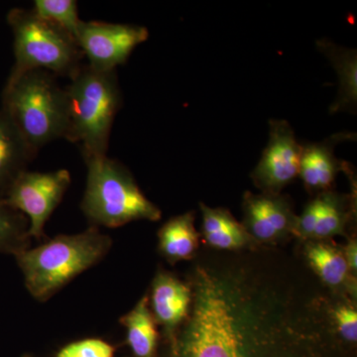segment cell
<instances>
[{
    "instance_id": "ba28073f",
    "label": "cell",
    "mask_w": 357,
    "mask_h": 357,
    "mask_svg": "<svg viewBox=\"0 0 357 357\" xmlns=\"http://www.w3.org/2000/svg\"><path fill=\"white\" fill-rule=\"evenodd\" d=\"M149 37L147 28L132 24L82 21L76 42L89 66L98 70H116L126 64L136 47Z\"/></svg>"
},
{
    "instance_id": "8fae6325",
    "label": "cell",
    "mask_w": 357,
    "mask_h": 357,
    "mask_svg": "<svg viewBox=\"0 0 357 357\" xmlns=\"http://www.w3.org/2000/svg\"><path fill=\"white\" fill-rule=\"evenodd\" d=\"M149 307L157 325L163 326L169 340L189 314L192 304V289L177 277L159 271L152 283Z\"/></svg>"
},
{
    "instance_id": "603a6c76",
    "label": "cell",
    "mask_w": 357,
    "mask_h": 357,
    "mask_svg": "<svg viewBox=\"0 0 357 357\" xmlns=\"http://www.w3.org/2000/svg\"><path fill=\"white\" fill-rule=\"evenodd\" d=\"M337 330L344 340L356 342L357 340V312L349 306L338 307L335 314Z\"/></svg>"
},
{
    "instance_id": "2e32d148",
    "label": "cell",
    "mask_w": 357,
    "mask_h": 357,
    "mask_svg": "<svg viewBox=\"0 0 357 357\" xmlns=\"http://www.w3.org/2000/svg\"><path fill=\"white\" fill-rule=\"evenodd\" d=\"M126 330V340L136 357H154L158 331L149 307L148 295L143 296L130 311L119 319Z\"/></svg>"
},
{
    "instance_id": "44dd1931",
    "label": "cell",
    "mask_w": 357,
    "mask_h": 357,
    "mask_svg": "<svg viewBox=\"0 0 357 357\" xmlns=\"http://www.w3.org/2000/svg\"><path fill=\"white\" fill-rule=\"evenodd\" d=\"M32 11L76 40L77 30L83 21L79 20L76 0H35Z\"/></svg>"
},
{
    "instance_id": "7a4b0ae2",
    "label": "cell",
    "mask_w": 357,
    "mask_h": 357,
    "mask_svg": "<svg viewBox=\"0 0 357 357\" xmlns=\"http://www.w3.org/2000/svg\"><path fill=\"white\" fill-rule=\"evenodd\" d=\"M112 237L96 227L75 234H59L14 256L28 293L46 303L79 275L105 259Z\"/></svg>"
},
{
    "instance_id": "ac0fdd59",
    "label": "cell",
    "mask_w": 357,
    "mask_h": 357,
    "mask_svg": "<svg viewBox=\"0 0 357 357\" xmlns=\"http://www.w3.org/2000/svg\"><path fill=\"white\" fill-rule=\"evenodd\" d=\"M29 222L24 215L0 199V255H20L31 248Z\"/></svg>"
},
{
    "instance_id": "5bb4252c",
    "label": "cell",
    "mask_w": 357,
    "mask_h": 357,
    "mask_svg": "<svg viewBox=\"0 0 357 357\" xmlns=\"http://www.w3.org/2000/svg\"><path fill=\"white\" fill-rule=\"evenodd\" d=\"M317 48L330 61L338 77L337 96L330 107L331 114L356 112L357 107V53L328 39L317 41Z\"/></svg>"
},
{
    "instance_id": "277c9868",
    "label": "cell",
    "mask_w": 357,
    "mask_h": 357,
    "mask_svg": "<svg viewBox=\"0 0 357 357\" xmlns=\"http://www.w3.org/2000/svg\"><path fill=\"white\" fill-rule=\"evenodd\" d=\"M1 109L10 116L36 154L49 143L65 139L67 96L57 77L47 70L9 75L2 91Z\"/></svg>"
},
{
    "instance_id": "ffe728a7",
    "label": "cell",
    "mask_w": 357,
    "mask_h": 357,
    "mask_svg": "<svg viewBox=\"0 0 357 357\" xmlns=\"http://www.w3.org/2000/svg\"><path fill=\"white\" fill-rule=\"evenodd\" d=\"M319 213L314 238L324 239L342 234L349 218L347 199L330 191L319 196Z\"/></svg>"
},
{
    "instance_id": "cb8c5ba5",
    "label": "cell",
    "mask_w": 357,
    "mask_h": 357,
    "mask_svg": "<svg viewBox=\"0 0 357 357\" xmlns=\"http://www.w3.org/2000/svg\"><path fill=\"white\" fill-rule=\"evenodd\" d=\"M319 213V199L317 197L314 201L307 204L306 208L303 211L302 215L296 220L295 227L293 231L298 236L309 238L314 236L317 222H318Z\"/></svg>"
},
{
    "instance_id": "9a60e30c",
    "label": "cell",
    "mask_w": 357,
    "mask_h": 357,
    "mask_svg": "<svg viewBox=\"0 0 357 357\" xmlns=\"http://www.w3.org/2000/svg\"><path fill=\"white\" fill-rule=\"evenodd\" d=\"M158 246L160 252L168 262L176 263L192 258L199 246L194 213H185L164 223L158 231Z\"/></svg>"
},
{
    "instance_id": "30bf717a",
    "label": "cell",
    "mask_w": 357,
    "mask_h": 357,
    "mask_svg": "<svg viewBox=\"0 0 357 357\" xmlns=\"http://www.w3.org/2000/svg\"><path fill=\"white\" fill-rule=\"evenodd\" d=\"M244 229L260 241H272L293 231L295 215L287 199L279 194L253 195L244 197Z\"/></svg>"
},
{
    "instance_id": "5b68a950",
    "label": "cell",
    "mask_w": 357,
    "mask_h": 357,
    "mask_svg": "<svg viewBox=\"0 0 357 357\" xmlns=\"http://www.w3.org/2000/svg\"><path fill=\"white\" fill-rule=\"evenodd\" d=\"M86 184L81 210L91 227L117 229L136 220L157 222L162 213L141 192L121 162L105 156L84 159Z\"/></svg>"
},
{
    "instance_id": "52a82bcc",
    "label": "cell",
    "mask_w": 357,
    "mask_h": 357,
    "mask_svg": "<svg viewBox=\"0 0 357 357\" xmlns=\"http://www.w3.org/2000/svg\"><path fill=\"white\" fill-rule=\"evenodd\" d=\"M70 185V172L66 169L53 172L26 170L9 187L3 202L27 218L30 237L41 241L45 225L62 203Z\"/></svg>"
},
{
    "instance_id": "3957f363",
    "label": "cell",
    "mask_w": 357,
    "mask_h": 357,
    "mask_svg": "<svg viewBox=\"0 0 357 357\" xmlns=\"http://www.w3.org/2000/svg\"><path fill=\"white\" fill-rule=\"evenodd\" d=\"M68 126L65 139L76 143L84 159L105 156L122 96L116 70L82 65L66 86Z\"/></svg>"
},
{
    "instance_id": "e0dca14e",
    "label": "cell",
    "mask_w": 357,
    "mask_h": 357,
    "mask_svg": "<svg viewBox=\"0 0 357 357\" xmlns=\"http://www.w3.org/2000/svg\"><path fill=\"white\" fill-rule=\"evenodd\" d=\"M203 213V229L206 241L218 249L243 248L252 241V237L243 225L223 208H211L201 204Z\"/></svg>"
},
{
    "instance_id": "d4e9b609",
    "label": "cell",
    "mask_w": 357,
    "mask_h": 357,
    "mask_svg": "<svg viewBox=\"0 0 357 357\" xmlns=\"http://www.w3.org/2000/svg\"><path fill=\"white\" fill-rule=\"evenodd\" d=\"M344 258L347 260L349 271H356L357 269V245L356 241H351L345 248Z\"/></svg>"
},
{
    "instance_id": "4fadbf2b",
    "label": "cell",
    "mask_w": 357,
    "mask_h": 357,
    "mask_svg": "<svg viewBox=\"0 0 357 357\" xmlns=\"http://www.w3.org/2000/svg\"><path fill=\"white\" fill-rule=\"evenodd\" d=\"M36 153L29 146L6 110L0 109V199Z\"/></svg>"
},
{
    "instance_id": "d6986e66",
    "label": "cell",
    "mask_w": 357,
    "mask_h": 357,
    "mask_svg": "<svg viewBox=\"0 0 357 357\" xmlns=\"http://www.w3.org/2000/svg\"><path fill=\"white\" fill-rule=\"evenodd\" d=\"M307 257L321 280L333 286L342 285L349 277V268L344 255L328 244H312L307 249Z\"/></svg>"
},
{
    "instance_id": "9c48e42d",
    "label": "cell",
    "mask_w": 357,
    "mask_h": 357,
    "mask_svg": "<svg viewBox=\"0 0 357 357\" xmlns=\"http://www.w3.org/2000/svg\"><path fill=\"white\" fill-rule=\"evenodd\" d=\"M302 144L290 123L282 119L269 121V140L251 177L265 194H279L299 175Z\"/></svg>"
},
{
    "instance_id": "7402d4cb",
    "label": "cell",
    "mask_w": 357,
    "mask_h": 357,
    "mask_svg": "<svg viewBox=\"0 0 357 357\" xmlns=\"http://www.w3.org/2000/svg\"><path fill=\"white\" fill-rule=\"evenodd\" d=\"M114 347L100 338H86L66 345L57 357H114Z\"/></svg>"
},
{
    "instance_id": "6da1fadb",
    "label": "cell",
    "mask_w": 357,
    "mask_h": 357,
    "mask_svg": "<svg viewBox=\"0 0 357 357\" xmlns=\"http://www.w3.org/2000/svg\"><path fill=\"white\" fill-rule=\"evenodd\" d=\"M189 314L170 357H331L325 328L307 309L243 271L198 267Z\"/></svg>"
},
{
    "instance_id": "8992f818",
    "label": "cell",
    "mask_w": 357,
    "mask_h": 357,
    "mask_svg": "<svg viewBox=\"0 0 357 357\" xmlns=\"http://www.w3.org/2000/svg\"><path fill=\"white\" fill-rule=\"evenodd\" d=\"M13 33L14 62L10 75L44 70L56 77L70 79L84 58L76 40L32 9L13 8L7 14Z\"/></svg>"
},
{
    "instance_id": "7c38bea8",
    "label": "cell",
    "mask_w": 357,
    "mask_h": 357,
    "mask_svg": "<svg viewBox=\"0 0 357 357\" xmlns=\"http://www.w3.org/2000/svg\"><path fill=\"white\" fill-rule=\"evenodd\" d=\"M356 134L342 132L333 134L321 142L302 144L300 172L303 182L311 191L326 192L340 170H347L349 164L340 161L335 155L338 143L354 140Z\"/></svg>"
}]
</instances>
